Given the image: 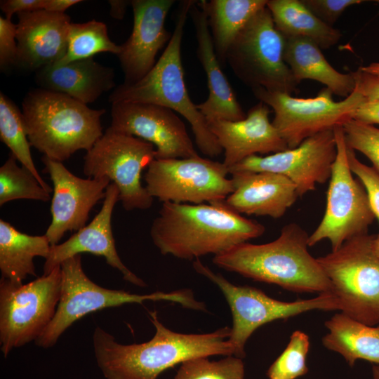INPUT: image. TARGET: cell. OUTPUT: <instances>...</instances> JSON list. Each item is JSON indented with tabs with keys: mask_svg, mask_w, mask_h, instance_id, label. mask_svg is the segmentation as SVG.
I'll return each mask as SVG.
<instances>
[{
	"mask_svg": "<svg viewBox=\"0 0 379 379\" xmlns=\"http://www.w3.org/2000/svg\"><path fill=\"white\" fill-rule=\"evenodd\" d=\"M355 89L365 98L379 100V77L362 71L353 72Z\"/></svg>",
	"mask_w": 379,
	"mask_h": 379,
	"instance_id": "cell-39",
	"label": "cell"
},
{
	"mask_svg": "<svg viewBox=\"0 0 379 379\" xmlns=\"http://www.w3.org/2000/svg\"><path fill=\"white\" fill-rule=\"evenodd\" d=\"M154 146L109 127L84 156L83 171L91 178H107L119 190V201L127 211L146 210L153 197L142 185L141 175L155 159Z\"/></svg>",
	"mask_w": 379,
	"mask_h": 379,
	"instance_id": "cell-10",
	"label": "cell"
},
{
	"mask_svg": "<svg viewBox=\"0 0 379 379\" xmlns=\"http://www.w3.org/2000/svg\"><path fill=\"white\" fill-rule=\"evenodd\" d=\"M231 175L234 191L221 202L239 214L280 218L299 197L294 183L280 174L239 171Z\"/></svg>",
	"mask_w": 379,
	"mask_h": 379,
	"instance_id": "cell-22",
	"label": "cell"
},
{
	"mask_svg": "<svg viewBox=\"0 0 379 379\" xmlns=\"http://www.w3.org/2000/svg\"><path fill=\"white\" fill-rule=\"evenodd\" d=\"M374 237L368 233L354 237L317 258L341 312L369 326L379 325V258L373 249Z\"/></svg>",
	"mask_w": 379,
	"mask_h": 379,
	"instance_id": "cell-7",
	"label": "cell"
},
{
	"mask_svg": "<svg viewBox=\"0 0 379 379\" xmlns=\"http://www.w3.org/2000/svg\"><path fill=\"white\" fill-rule=\"evenodd\" d=\"M195 29L197 54L206 75L208 98L197 108L207 122L215 120L240 121L246 117L230 84L222 72L215 54L207 15L195 1L189 13Z\"/></svg>",
	"mask_w": 379,
	"mask_h": 379,
	"instance_id": "cell-23",
	"label": "cell"
},
{
	"mask_svg": "<svg viewBox=\"0 0 379 379\" xmlns=\"http://www.w3.org/2000/svg\"><path fill=\"white\" fill-rule=\"evenodd\" d=\"M60 265L25 284L0 280V345L4 357L35 341L53 319L60 297Z\"/></svg>",
	"mask_w": 379,
	"mask_h": 379,
	"instance_id": "cell-12",
	"label": "cell"
},
{
	"mask_svg": "<svg viewBox=\"0 0 379 379\" xmlns=\"http://www.w3.org/2000/svg\"><path fill=\"white\" fill-rule=\"evenodd\" d=\"M193 267L197 273L214 283L224 295L232 315L229 341L234 347V356L240 359L246 356L248 339L265 324L311 310H340L338 300L333 293H321L310 299L284 302L274 299L256 288L232 284L199 259L193 262Z\"/></svg>",
	"mask_w": 379,
	"mask_h": 379,
	"instance_id": "cell-9",
	"label": "cell"
},
{
	"mask_svg": "<svg viewBox=\"0 0 379 379\" xmlns=\"http://www.w3.org/2000/svg\"><path fill=\"white\" fill-rule=\"evenodd\" d=\"M277 29L284 38H304L321 49H328L338 43L340 31L317 18L300 0H267Z\"/></svg>",
	"mask_w": 379,
	"mask_h": 379,
	"instance_id": "cell-29",
	"label": "cell"
},
{
	"mask_svg": "<svg viewBox=\"0 0 379 379\" xmlns=\"http://www.w3.org/2000/svg\"><path fill=\"white\" fill-rule=\"evenodd\" d=\"M337 154L333 164L324 216L309 237V246L327 239L332 251L347 240L368 233L375 216L362 184L350 168L343 126L333 129Z\"/></svg>",
	"mask_w": 379,
	"mask_h": 379,
	"instance_id": "cell-11",
	"label": "cell"
},
{
	"mask_svg": "<svg viewBox=\"0 0 379 379\" xmlns=\"http://www.w3.org/2000/svg\"><path fill=\"white\" fill-rule=\"evenodd\" d=\"M352 119L371 125L379 124V100L364 98L354 110Z\"/></svg>",
	"mask_w": 379,
	"mask_h": 379,
	"instance_id": "cell-41",
	"label": "cell"
},
{
	"mask_svg": "<svg viewBox=\"0 0 379 379\" xmlns=\"http://www.w3.org/2000/svg\"><path fill=\"white\" fill-rule=\"evenodd\" d=\"M110 15L116 20H122L126 13L128 6L131 5V1L109 0L108 1Z\"/></svg>",
	"mask_w": 379,
	"mask_h": 379,
	"instance_id": "cell-43",
	"label": "cell"
},
{
	"mask_svg": "<svg viewBox=\"0 0 379 379\" xmlns=\"http://www.w3.org/2000/svg\"><path fill=\"white\" fill-rule=\"evenodd\" d=\"M174 3L173 0L131 1L133 29L117 55L124 74V84L140 81L155 65L158 52L172 36L165 28V20Z\"/></svg>",
	"mask_w": 379,
	"mask_h": 379,
	"instance_id": "cell-18",
	"label": "cell"
},
{
	"mask_svg": "<svg viewBox=\"0 0 379 379\" xmlns=\"http://www.w3.org/2000/svg\"><path fill=\"white\" fill-rule=\"evenodd\" d=\"M18 199L46 202L51 196L28 169L18 165L11 154L0 167V206Z\"/></svg>",
	"mask_w": 379,
	"mask_h": 379,
	"instance_id": "cell-32",
	"label": "cell"
},
{
	"mask_svg": "<svg viewBox=\"0 0 379 379\" xmlns=\"http://www.w3.org/2000/svg\"><path fill=\"white\" fill-rule=\"evenodd\" d=\"M121 46L112 41L106 25L91 20L84 23H71L68 35L67 49L65 56L54 65H65L72 61L93 58L100 53L118 55Z\"/></svg>",
	"mask_w": 379,
	"mask_h": 379,
	"instance_id": "cell-31",
	"label": "cell"
},
{
	"mask_svg": "<svg viewBox=\"0 0 379 379\" xmlns=\"http://www.w3.org/2000/svg\"><path fill=\"white\" fill-rule=\"evenodd\" d=\"M360 69L364 72L379 77V62H372L368 65L360 67Z\"/></svg>",
	"mask_w": 379,
	"mask_h": 379,
	"instance_id": "cell-44",
	"label": "cell"
},
{
	"mask_svg": "<svg viewBox=\"0 0 379 379\" xmlns=\"http://www.w3.org/2000/svg\"><path fill=\"white\" fill-rule=\"evenodd\" d=\"M22 112L29 144L60 162L88 151L103 135L105 109H91L61 93L34 89L23 99Z\"/></svg>",
	"mask_w": 379,
	"mask_h": 379,
	"instance_id": "cell-5",
	"label": "cell"
},
{
	"mask_svg": "<svg viewBox=\"0 0 379 379\" xmlns=\"http://www.w3.org/2000/svg\"><path fill=\"white\" fill-rule=\"evenodd\" d=\"M115 74L93 58L65 65H51L37 70L35 81L40 88L66 94L87 105L114 89Z\"/></svg>",
	"mask_w": 379,
	"mask_h": 379,
	"instance_id": "cell-24",
	"label": "cell"
},
{
	"mask_svg": "<svg viewBox=\"0 0 379 379\" xmlns=\"http://www.w3.org/2000/svg\"><path fill=\"white\" fill-rule=\"evenodd\" d=\"M252 92L260 102L273 109L272 124L288 149L298 147L317 133L343 126L352 119L354 110L364 99L356 89L340 101H335L333 93L327 88L309 98H295L262 88L252 89Z\"/></svg>",
	"mask_w": 379,
	"mask_h": 379,
	"instance_id": "cell-13",
	"label": "cell"
},
{
	"mask_svg": "<svg viewBox=\"0 0 379 379\" xmlns=\"http://www.w3.org/2000/svg\"><path fill=\"white\" fill-rule=\"evenodd\" d=\"M109 128L155 147L156 159L198 155L185 123L173 110L157 105L119 102L112 104Z\"/></svg>",
	"mask_w": 379,
	"mask_h": 379,
	"instance_id": "cell-16",
	"label": "cell"
},
{
	"mask_svg": "<svg viewBox=\"0 0 379 379\" xmlns=\"http://www.w3.org/2000/svg\"><path fill=\"white\" fill-rule=\"evenodd\" d=\"M267 0H201L205 10L215 54L222 67L228 49L248 20L267 6Z\"/></svg>",
	"mask_w": 379,
	"mask_h": 379,
	"instance_id": "cell-28",
	"label": "cell"
},
{
	"mask_svg": "<svg viewBox=\"0 0 379 379\" xmlns=\"http://www.w3.org/2000/svg\"><path fill=\"white\" fill-rule=\"evenodd\" d=\"M0 139L21 166L28 169L50 193L52 188L38 172L30 151L22 112L4 93H0Z\"/></svg>",
	"mask_w": 379,
	"mask_h": 379,
	"instance_id": "cell-30",
	"label": "cell"
},
{
	"mask_svg": "<svg viewBox=\"0 0 379 379\" xmlns=\"http://www.w3.org/2000/svg\"><path fill=\"white\" fill-rule=\"evenodd\" d=\"M265 227L243 217L220 201L211 204L164 202L150 229L154 246L163 255L183 260L218 255L260 237Z\"/></svg>",
	"mask_w": 379,
	"mask_h": 379,
	"instance_id": "cell-2",
	"label": "cell"
},
{
	"mask_svg": "<svg viewBox=\"0 0 379 379\" xmlns=\"http://www.w3.org/2000/svg\"><path fill=\"white\" fill-rule=\"evenodd\" d=\"M328 332L323 337L324 346L342 355L352 366L358 359L379 365V326H369L343 312L325 321Z\"/></svg>",
	"mask_w": 379,
	"mask_h": 379,
	"instance_id": "cell-27",
	"label": "cell"
},
{
	"mask_svg": "<svg viewBox=\"0 0 379 379\" xmlns=\"http://www.w3.org/2000/svg\"><path fill=\"white\" fill-rule=\"evenodd\" d=\"M309 237L298 224L290 222L274 241L238 244L215 255L213 262L227 271L290 291L332 293L331 281L308 251Z\"/></svg>",
	"mask_w": 379,
	"mask_h": 379,
	"instance_id": "cell-3",
	"label": "cell"
},
{
	"mask_svg": "<svg viewBox=\"0 0 379 379\" xmlns=\"http://www.w3.org/2000/svg\"><path fill=\"white\" fill-rule=\"evenodd\" d=\"M284 60L298 84L304 79L314 80L325 85L333 94L345 98L355 89L353 72L344 74L336 70L310 40L285 38Z\"/></svg>",
	"mask_w": 379,
	"mask_h": 379,
	"instance_id": "cell-25",
	"label": "cell"
},
{
	"mask_svg": "<svg viewBox=\"0 0 379 379\" xmlns=\"http://www.w3.org/2000/svg\"><path fill=\"white\" fill-rule=\"evenodd\" d=\"M60 267V297L56 312L50 324L34 341L42 348L55 345L61 335L83 317L105 308L125 304H142L146 300H164L178 303L187 309L206 310L205 304L197 300L189 289L140 295L103 288L86 276L80 254L63 261Z\"/></svg>",
	"mask_w": 379,
	"mask_h": 379,
	"instance_id": "cell-6",
	"label": "cell"
},
{
	"mask_svg": "<svg viewBox=\"0 0 379 379\" xmlns=\"http://www.w3.org/2000/svg\"><path fill=\"white\" fill-rule=\"evenodd\" d=\"M44 171L53 185L51 213L52 220L45 234L51 246L58 244L69 231H78L86 225L94 206L104 199L110 180L81 178L73 174L62 162L45 156L41 158Z\"/></svg>",
	"mask_w": 379,
	"mask_h": 379,
	"instance_id": "cell-17",
	"label": "cell"
},
{
	"mask_svg": "<svg viewBox=\"0 0 379 379\" xmlns=\"http://www.w3.org/2000/svg\"><path fill=\"white\" fill-rule=\"evenodd\" d=\"M155 333L149 341L122 345L97 326L93 345L98 367L107 379H157L164 371L197 357L234 356L230 343L231 328L225 326L203 334L173 331L149 312Z\"/></svg>",
	"mask_w": 379,
	"mask_h": 379,
	"instance_id": "cell-1",
	"label": "cell"
},
{
	"mask_svg": "<svg viewBox=\"0 0 379 379\" xmlns=\"http://www.w3.org/2000/svg\"><path fill=\"white\" fill-rule=\"evenodd\" d=\"M284 46L285 38L277 29L266 6L237 34L226 62L251 90L262 88L291 95L298 84L284 60Z\"/></svg>",
	"mask_w": 379,
	"mask_h": 379,
	"instance_id": "cell-8",
	"label": "cell"
},
{
	"mask_svg": "<svg viewBox=\"0 0 379 379\" xmlns=\"http://www.w3.org/2000/svg\"><path fill=\"white\" fill-rule=\"evenodd\" d=\"M347 157L350 168L364 187L371 208L379 224V173L373 166L361 162L354 151L348 147ZM377 237H379V232Z\"/></svg>",
	"mask_w": 379,
	"mask_h": 379,
	"instance_id": "cell-36",
	"label": "cell"
},
{
	"mask_svg": "<svg viewBox=\"0 0 379 379\" xmlns=\"http://www.w3.org/2000/svg\"><path fill=\"white\" fill-rule=\"evenodd\" d=\"M44 0H4L0 1V8L5 18L11 20L13 14L44 10Z\"/></svg>",
	"mask_w": 379,
	"mask_h": 379,
	"instance_id": "cell-40",
	"label": "cell"
},
{
	"mask_svg": "<svg viewBox=\"0 0 379 379\" xmlns=\"http://www.w3.org/2000/svg\"><path fill=\"white\" fill-rule=\"evenodd\" d=\"M227 167L197 155L190 158L156 159L145 174V188L164 202L200 204L225 200L234 185Z\"/></svg>",
	"mask_w": 379,
	"mask_h": 379,
	"instance_id": "cell-14",
	"label": "cell"
},
{
	"mask_svg": "<svg viewBox=\"0 0 379 379\" xmlns=\"http://www.w3.org/2000/svg\"><path fill=\"white\" fill-rule=\"evenodd\" d=\"M119 196L118 188L112 182L110 183L106 190L102 206L93 220L63 243L51 246L50 253L45 259L44 275L49 274L65 260L88 253L105 258L109 265L121 273L124 280L137 286H147L142 279L123 263L116 248L112 230V215Z\"/></svg>",
	"mask_w": 379,
	"mask_h": 379,
	"instance_id": "cell-19",
	"label": "cell"
},
{
	"mask_svg": "<svg viewBox=\"0 0 379 379\" xmlns=\"http://www.w3.org/2000/svg\"><path fill=\"white\" fill-rule=\"evenodd\" d=\"M51 245L46 236L29 235L8 222L0 220V271L1 278L21 285L31 275L36 277L34 258L48 257Z\"/></svg>",
	"mask_w": 379,
	"mask_h": 379,
	"instance_id": "cell-26",
	"label": "cell"
},
{
	"mask_svg": "<svg viewBox=\"0 0 379 379\" xmlns=\"http://www.w3.org/2000/svg\"><path fill=\"white\" fill-rule=\"evenodd\" d=\"M81 2V0H44V10L51 13H65L69 8Z\"/></svg>",
	"mask_w": 379,
	"mask_h": 379,
	"instance_id": "cell-42",
	"label": "cell"
},
{
	"mask_svg": "<svg viewBox=\"0 0 379 379\" xmlns=\"http://www.w3.org/2000/svg\"><path fill=\"white\" fill-rule=\"evenodd\" d=\"M194 2L184 0L179 4L171 38L152 70L134 84L123 83L117 86L109 96V102L150 103L173 110L190 123L196 145L201 153L215 157L223 150L209 129L207 121L197 108V104L190 99L181 60L184 27Z\"/></svg>",
	"mask_w": 379,
	"mask_h": 379,
	"instance_id": "cell-4",
	"label": "cell"
},
{
	"mask_svg": "<svg viewBox=\"0 0 379 379\" xmlns=\"http://www.w3.org/2000/svg\"><path fill=\"white\" fill-rule=\"evenodd\" d=\"M18 58V43L16 39V24L11 20L0 16V69L5 71L16 65Z\"/></svg>",
	"mask_w": 379,
	"mask_h": 379,
	"instance_id": "cell-38",
	"label": "cell"
},
{
	"mask_svg": "<svg viewBox=\"0 0 379 379\" xmlns=\"http://www.w3.org/2000/svg\"><path fill=\"white\" fill-rule=\"evenodd\" d=\"M270 113L268 106L259 102L248 110L244 119L215 120L208 123L224 151L222 163L227 170L248 157L288 149L270 121Z\"/></svg>",
	"mask_w": 379,
	"mask_h": 379,
	"instance_id": "cell-21",
	"label": "cell"
},
{
	"mask_svg": "<svg viewBox=\"0 0 379 379\" xmlns=\"http://www.w3.org/2000/svg\"><path fill=\"white\" fill-rule=\"evenodd\" d=\"M343 128L347 147L366 156L379 173V128L352 119Z\"/></svg>",
	"mask_w": 379,
	"mask_h": 379,
	"instance_id": "cell-35",
	"label": "cell"
},
{
	"mask_svg": "<svg viewBox=\"0 0 379 379\" xmlns=\"http://www.w3.org/2000/svg\"><path fill=\"white\" fill-rule=\"evenodd\" d=\"M336 154L333 131L328 130L307 138L295 148L266 156L248 157L228 168V173L265 171L280 174L294 183L298 197H302L330 178Z\"/></svg>",
	"mask_w": 379,
	"mask_h": 379,
	"instance_id": "cell-15",
	"label": "cell"
},
{
	"mask_svg": "<svg viewBox=\"0 0 379 379\" xmlns=\"http://www.w3.org/2000/svg\"><path fill=\"white\" fill-rule=\"evenodd\" d=\"M373 249L375 255L379 258V237L375 236L373 240Z\"/></svg>",
	"mask_w": 379,
	"mask_h": 379,
	"instance_id": "cell-45",
	"label": "cell"
},
{
	"mask_svg": "<svg viewBox=\"0 0 379 379\" xmlns=\"http://www.w3.org/2000/svg\"><path fill=\"white\" fill-rule=\"evenodd\" d=\"M373 379H379V365L375 364L372 368Z\"/></svg>",
	"mask_w": 379,
	"mask_h": 379,
	"instance_id": "cell-46",
	"label": "cell"
},
{
	"mask_svg": "<svg viewBox=\"0 0 379 379\" xmlns=\"http://www.w3.org/2000/svg\"><path fill=\"white\" fill-rule=\"evenodd\" d=\"M310 338L304 332L295 331L285 350L268 368L270 379H296L308 372L306 358Z\"/></svg>",
	"mask_w": 379,
	"mask_h": 379,
	"instance_id": "cell-34",
	"label": "cell"
},
{
	"mask_svg": "<svg viewBox=\"0 0 379 379\" xmlns=\"http://www.w3.org/2000/svg\"><path fill=\"white\" fill-rule=\"evenodd\" d=\"M17 16L16 66L36 72L62 59L72 23L69 15L39 10L20 13Z\"/></svg>",
	"mask_w": 379,
	"mask_h": 379,
	"instance_id": "cell-20",
	"label": "cell"
},
{
	"mask_svg": "<svg viewBox=\"0 0 379 379\" xmlns=\"http://www.w3.org/2000/svg\"><path fill=\"white\" fill-rule=\"evenodd\" d=\"M321 21L333 27L343 12L350 6L360 4L363 0H300Z\"/></svg>",
	"mask_w": 379,
	"mask_h": 379,
	"instance_id": "cell-37",
	"label": "cell"
},
{
	"mask_svg": "<svg viewBox=\"0 0 379 379\" xmlns=\"http://www.w3.org/2000/svg\"><path fill=\"white\" fill-rule=\"evenodd\" d=\"M244 373L242 359L233 355L219 361L197 357L182 363L175 379H244Z\"/></svg>",
	"mask_w": 379,
	"mask_h": 379,
	"instance_id": "cell-33",
	"label": "cell"
}]
</instances>
